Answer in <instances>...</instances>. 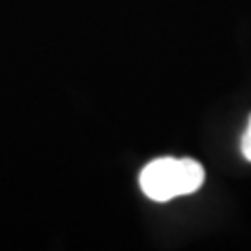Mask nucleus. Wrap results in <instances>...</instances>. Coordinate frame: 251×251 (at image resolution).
I'll list each match as a JSON object with an SVG mask.
<instances>
[{
  "instance_id": "1",
  "label": "nucleus",
  "mask_w": 251,
  "mask_h": 251,
  "mask_svg": "<svg viewBox=\"0 0 251 251\" xmlns=\"http://www.w3.org/2000/svg\"><path fill=\"white\" fill-rule=\"evenodd\" d=\"M140 188L151 201L166 203L180 195H191L199 191L205 182V170L199 161L184 157H159L153 159L140 172Z\"/></svg>"
},
{
  "instance_id": "2",
  "label": "nucleus",
  "mask_w": 251,
  "mask_h": 251,
  "mask_svg": "<svg viewBox=\"0 0 251 251\" xmlns=\"http://www.w3.org/2000/svg\"><path fill=\"white\" fill-rule=\"evenodd\" d=\"M241 153L247 161H251V115H249L247 128H245V132H243V138H241Z\"/></svg>"
}]
</instances>
